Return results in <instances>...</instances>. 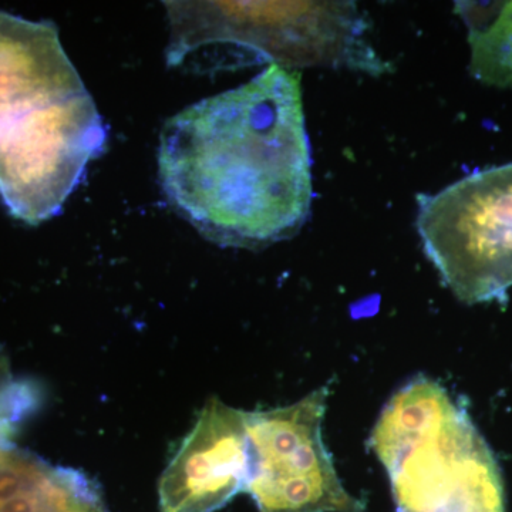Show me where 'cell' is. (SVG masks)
I'll return each mask as SVG.
<instances>
[{
	"label": "cell",
	"mask_w": 512,
	"mask_h": 512,
	"mask_svg": "<svg viewBox=\"0 0 512 512\" xmlns=\"http://www.w3.org/2000/svg\"><path fill=\"white\" fill-rule=\"evenodd\" d=\"M107 131L52 22L0 12V200L26 224L62 211Z\"/></svg>",
	"instance_id": "obj_2"
},
{
	"label": "cell",
	"mask_w": 512,
	"mask_h": 512,
	"mask_svg": "<svg viewBox=\"0 0 512 512\" xmlns=\"http://www.w3.org/2000/svg\"><path fill=\"white\" fill-rule=\"evenodd\" d=\"M39 403L33 384L16 379L9 360L0 349V447L10 444V437Z\"/></svg>",
	"instance_id": "obj_10"
},
{
	"label": "cell",
	"mask_w": 512,
	"mask_h": 512,
	"mask_svg": "<svg viewBox=\"0 0 512 512\" xmlns=\"http://www.w3.org/2000/svg\"><path fill=\"white\" fill-rule=\"evenodd\" d=\"M417 231L444 284L468 305L512 286V163L421 195Z\"/></svg>",
	"instance_id": "obj_5"
},
{
	"label": "cell",
	"mask_w": 512,
	"mask_h": 512,
	"mask_svg": "<svg viewBox=\"0 0 512 512\" xmlns=\"http://www.w3.org/2000/svg\"><path fill=\"white\" fill-rule=\"evenodd\" d=\"M0 512H109L99 485L82 471L0 447Z\"/></svg>",
	"instance_id": "obj_8"
},
{
	"label": "cell",
	"mask_w": 512,
	"mask_h": 512,
	"mask_svg": "<svg viewBox=\"0 0 512 512\" xmlns=\"http://www.w3.org/2000/svg\"><path fill=\"white\" fill-rule=\"evenodd\" d=\"M456 12L468 29L471 76L512 89V2H456Z\"/></svg>",
	"instance_id": "obj_9"
},
{
	"label": "cell",
	"mask_w": 512,
	"mask_h": 512,
	"mask_svg": "<svg viewBox=\"0 0 512 512\" xmlns=\"http://www.w3.org/2000/svg\"><path fill=\"white\" fill-rule=\"evenodd\" d=\"M397 512H505L501 470L466 409L416 376L390 397L370 436Z\"/></svg>",
	"instance_id": "obj_4"
},
{
	"label": "cell",
	"mask_w": 512,
	"mask_h": 512,
	"mask_svg": "<svg viewBox=\"0 0 512 512\" xmlns=\"http://www.w3.org/2000/svg\"><path fill=\"white\" fill-rule=\"evenodd\" d=\"M158 171L175 210L215 244L259 249L295 237L313 198L301 74L272 64L171 117Z\"/></svg>",
	"instance_id": "obj_1"
},
{
	"label": "cell",
	"mask_w": 512,
	"mask_h": 512,
	"mask_svg": "<svg viewBox=\"0 0 512 512\" xmlns=\"http://www.w3.org/2000/svg\"><path fill=\"white\" fill-rule=\"evenodd\" d=\"M328 387L298 403L247 412L249 471L245 493L259 512H363L343 487L322 439Z\"/></svg>",
	"instance_id": "obj_6"
},
{
	"label": "cell",
	"mask_w": 512,
	"mask_h": 512,
	"mask_svg": "<svg viewBox=\"0 0 512 512\" xmlns=\"http://www.w3.org/2000/svg\"><path fill=\"white\" fill-rule=\"evenodd\" d=\"M167 62L195 72L255 64L295 70H389L370 43L369 22L353 2H164Z\"/></svg>",
	"instance_id": "obj_3"
},
{
	"label": "cell",
	"mask_w": 512,
	"mask_h": 512,
	"mask_svg": "<svg viewBox=\"0 0 512 512\" xmlns=\"http://www.w3.org/2000/svg\"><path fill=\"white\" fill-rule=\"evenodd\" d=\"M247 412L212 397L158 484L160 512H214L245 493Z\"/></svg>",
	"instance_id": "obj_7"
}]
</instances>
